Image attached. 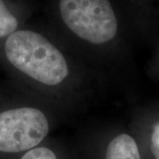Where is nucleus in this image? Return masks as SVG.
<instances>
[{
  "label": "nucleus",
  "mask_w": 159,
  "mask_h": 159,
  "mask_svg": "<svg viewBox=\"0 0 159 159\" xmlns=\"http://www.w3.org/2000/svg\"><path fill=\"white\" fill-rule=\"evenodd\" d=\"M5 54L11 66L36 83L57 87L68 79L66 57L43 34L18 29L6 37Z\"/></svg>",
  "instance_id": "1"
},
{
  "label": "nucleus",
  "mask_w": 159,
  "mask_h": 159,
  "mask_svg": "<svg viewBox=\"0 0 159 159\" xmlns=\"http://www.w3.org/2000/svg\"><path fill=\"white\" fill-rule=\"evenodd\" d=\"M105 159H141L135 140L126 134L114 137L107 147Z\"/></svg>",
  "instance_id": "4"
},
{
  "label": "nucleus",
  "mask_w": 159,
  "mask_h": 159,
  "mask_svg": "<svg viewBox=\"0 0 159 159\" xmlns=\"http://www.w3.org/2000/svg\"><path fill=\"white\" fill-rule=\"evenodd\" d=\"M20 159H57V157L51 148L36 147L28 150Z\"/></svg>",
  "instance_id": "6"
},
{
  "label": "nucleus",
  "mask_w": 159,
  "mask_h": 159,
  "mask_svg": "<svg viewBox=\"0 0 159 159\" xmlns=\"http://www.w3.org/2000/svg\"><path fill=\"white\" fill-rule=\"evenodd\" d=\"M59 15L78 38L95 45L116 37L119 23L110 0H59Z\"/></svg>",
  "instance_id": "2"
},
{
  "label": "nucleus",
  "mask_w": 159,
  "mask_h": 159,
  "mask_svg": "<svg viewBox=\"0 0 159 159\" xmlns=\"http://www.w3.org/2000/svg\"><path fill=\"white\" fill-rule=\"evenodd\" d=\"M51 129L46 114L25 106L0 112V151L18 153L36 148Z\"/></svg>",
  "instance_id": "3"
},
{
  "label": "nucleus",
  "mask_w": 159,
  "mask_h": 159,
  "mask_svg": "<svg viewBox=\"0 0 159 159\" xmlns=\"http://www.w3.org/2000/svg\"><path fill=\"white\" fill-rule=\"evenodd\" d=\"M19 20L3 0H0V39L8 37L18 30Z\"/></svg>",
  "instance_id": "5"
},
{
  "label": "nucleus",
  "mask_w": 159,
  "mask_h": 159,
  "mask_svg": "<svg viewBox=\"0 0 159 159\" xmlns=\"http://www.w3.org/2000/svg\"><path fill=\"white\" fill-rule=\"evenodd\" d=\"M150 148L155 158L159 159V125L154 128L151 135Z\"/></svg>",
  "instance_id": "7"
}]
</instances>
